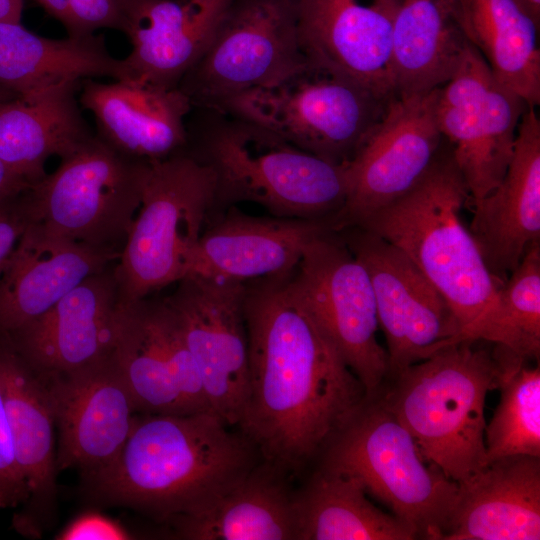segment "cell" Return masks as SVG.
Masks as SVG:
<instances>
[{
	"instance_id": "obj_1",
	"label": "cell",
	"mask_w": 540,
	"mask_h": 540,
	"mask_svg": "<svg viewBox=\"0 0 540 540\" xmlns=\"http://www.w3.org/2000/svg\"><path fill=\"white\" fill-rule=\"evenodd\" d=\"M291 274L246 283L248 392L237 425L282 472H298L320 456L366 397Z\"/></svg>"
},
{
	"instance_id": "obj_2",
	"label": "cell",
	"mask_w": 540,
	"mask_h": 540,
	"mask_svg": "<svg viewBox=\"0 0 540 540\" xmlns=\"http://www.w3.org/2000/svg\"><path fill=\"white\" fill-rule=\"evenodd\" d=\"M256 453L211 410L142 413L117 459L84 483L100 503L170 522L213 506L256 466Z\"/></svg>"
},
{
	"instance_id": "obj_3",
	"label": "cell",
	"mask_w": 540,
	"mask_h": 540,
	"mask_svg": "<svg viewBox=\"0 0 540 540\" xmlns=\"http://www.w3.org/2000/svg\"><path fill=\"white\" fill-rule=\"evenodd\" d=\"M469 193L449 146L409 192L359 228L402 251L444 297L462 341H488L511 350L501 303L504 281L488 268L461 219Z\"/></svg>"
},
{
	"instance_id": "obj_4",
	"label": "cell",
	"mask_w": 540,
	"mask_h": 540,
	"mask_svg": "<svg viewBox=\"0 0 540 540\" xmlns=\"http://www.w3.org/2000/svg\"><path fill=\"white\" fill-rule=\"evenodd\" d=\"M184 151L210 167L212 214L242 202L271 216L332 220L345 204V165L323 160L253 122L193 108ZM211 214V215H212Z\"/></svg>"
},
{
	"instance_id": "obj_5",
	"label": "cell",
	"mask_w": 540,
	"mask_h": 540,
	"mask_svg": "<svg viewBox=\"0 0 540 540\" xmlns=\"http://www.w3.org/2000/svg\"><path fill=\"white\" fill-rule=\"evenodd\" d=\"M474 342L448 345L376 391L424 459L457 483L486 466L484 406L501 374L494 354Z\"/></svg>"
},
{
	"instance_id": "obj_6",
	"label": "cell",
	"mask_w": 540,
	"mask_h": 540,
	"mask_svg": "<svg viewBox=\"0 0 540 540\" xmlns=\"http://www.w3.org/2000/svg\"><path fill=\"white\" fill-rule=\"evenodd\" d=\"M321 456L320 467L357 477L417 539H443L459 485L426 464L412 435L376 391L366 394Z\"/></svg>"
},
{
	"instance_id": "obj_7",
	"label": "cell",
	"mask_w": 540,
	"mask_h": 540,
	"mask_svg": "<svg viewBox=\"0 0 540 540\" xmlns=\"http://www.w3.org/2000/svg\"><path fill=\"white\" fill-rule=\"evenodd\" d=\"M393 99L307 61L279 81L239 93L214 110L258 124L330 163L346 165Z\"/></svg>"
},
{
	"instance_id": "obj_8",
	"label": "cell",
	"mask_w": 540,
	"mask_h": 540,
	"mask_svg": "<svg viewBox=\"0 0 540 540\" xmlns=\"http://www.w3.org/2000/svg\"><path fill=\"white\" fill-rule=\"evenodd\" d=\"M214 200L212 170L186 151L150 163L140 207L114 267L121 303L184 278Z\"/></svg>"
},
{
	"instance_id": "obj_9",
	"label": "cell",
	"mask_w": 540,
	"mask_h": 540,
	"mask_svg": "<svg viewBox=\"0 0 540 540\" xmlns=\"http://www.w3.org/2000/svg\"><path fill=\"white\" fill-rule=\"evenodd\" d=\"M150 163L116 152L94 134L23 193L31 222L74 241L122 252Z\"/></svg>"
},
{
	"instance_id": "obj_10",
	"label": "cell",
	"mask_w": 540,
	"mask_h": 540,
	"mask_svg": "<svg viewBox=\"0 0 540 540\" xmlns=\"http://www.w3.org/2000/svg\"><path fill=\"white\" fill-rule=\"evenodd\" d=\"M296 0H228L204 53L178 89L193 108L216 109L279 81L307 62Z\"/></svg>"
},
{
	"instance_id": "obj_11",
	"label": "cell",
	"mask_w": 540,
	"mask_h": 540,
	"mask_svg": "<svg viewBox=\"0 0 540 540\" xmlns=\"http://www.w3.org/2000/svg\"><path fill=\"white\" fill-rule=\"evenodd\" d=\"M292 287L366 394L377 391L389 371L379 344L375 296L369 274L337 231L314 238L290 276Z\"/></svg>"
},
{
	"instance_id": "obj_12",
	"label": "cell",
	"mask_w": 540,
	"mask_h": 540,
	"mask_svg": "<svg viewBox=\"0 0 540 540\" xmlns=\"http://www.w3.org/2000/svg\"><path fill=\"white\" fill-rule=\"evenodd\" d=\"M527 104L501 83L470 44L453 77L439 88L436 117L475 206L501 182Z\"/></svg>"
},
{
	"instance_id": "obj_13",
	"label": "cell",
	"mask_w": 540,
	"mask_h": 540,
	"mask_svg": "<svg viewBox=\"0 0 540 540\" xmlns=\"http://www.w3.org/2000/svg\"><path fill=\"white\" fill-rule=\"evenodd\" d=\"M438 89L395 97L387 111L345 165L347 197L332 219L334 231L357 227L409 192L428 173L442 148L436 103Z\"/></svg>"
},
{
	"instance_id": "obj_14",
	"label": "cell",
	"mask_w": 540,
	"mask_h": 540,
	"mask_svg": "<svg viewBox=\"0 0 540 540\" xmlns=\"http://www.w3.org/2000/svg\"><path fill=\"white\" fill-rule=\"evenodd\" d=\"M337 232L369 274L387 342V377L460 342L450 306L402 251L363 228Z\"/></svg>"
},
{
	"instance_id": "obj_15",
	"label": "cell",
	"mask_w": 540,
	"mask_h": 540,
	"mask_svg": "<svg viewBox=\"0 0 540 540\" xmlns=\"http://www.w3.org/2000/svg\"><path fill=\"white\" fill-rule=\"evenodd\" d=\"M165 297L197 365L213 412L238 425L248 392L246 283L186 276Z\"/></svg>"
},
{
	"instance_id": "obj_16",
	"label": "cell",
	"mask_w": 540,
	"mask_h": 540,
	"mask_svg": "<svg viewBox=\"0 0 540 540\" xmlns=\"http://www.w3.org/2000/svg\"><path fill=\"white\" fill-rule=\"evenodd\" d=\"M112 357L137 412L178 415L211 410L166 298L120 302Z\"/></svg>"
},
{
	"instance_id": "obj_17",
	"label": "cell",
	"mask_w": 540,
	"mask_h": 540,
	"mask_svg": "<svg viewBox=\"0 0 540 540\" xmlns=\"http://www.w3.org/2000/svg\"><path fill=\"white\" fill-rule=\"evenodd\" d=\"M40 377L58 431V472L78 469L86 480L107 469L124 447L137 413L112 353L75 372Z\"/></svg>"
},
{
	"instance_id": "obj_18",
	"label": "cell",
	"mask_w": 540,
	"mask_h": 540,
	"mask_svg": "<svg viewBox=\"0 0 540 540\" xmlns=\"http://www.w3.org/2000/svg\"><path fill=\"white\" fill-rule=\"evenodd\" d=\"M401 0H296L307 60L387 98L394 19Z\"/></svg>"
},
{
	"instance_id": "obj_19",
	"label": "cell",
	"mask_w": 540,
	"mask_h": 540,
	"mask_svg": "<svg viewBox=\"0 0 540 540\" xmlns=\"http://www.w3.org/2000/svg\"><path fill=\"white\" fill-rule=\"evenodd\" d=\"M114 267L89 276L47 312L6 335L38 375L75 372L112 353L120 306Z\"/></svg>"
},
{
	"instance_id": "obj_20",
	"label": "cell",
	"mask_w": 540,
	"mask_h": 540,
	"mask_svg": "<svg viewBox=\"0 0 540 540\" xmlns=\"http://www.w3.org/2000/svg\"><path fill=\"white\" fill-rule=\"evenodd\" d=\"M332 220L252 216L237 206L212 214L190 258L191 275L247 283L286 276Z\"/></svg>"
},
{
	"instance_id": "obj_21",
	"label": "cell",
	"mask_w": 540,
	"mask_h": 540,
	"mask_svg": "<svg viewBox=\"0 0 540 540\" xmlns=\"http://www.w3.org/2000/svg\"><path fill=\"white\" fill-rule=\"evenodd\" d=\"M0 387L15 459L28 489V498L14 515L12 525L18 533L38 538L56 512V425L43 379L6 335H0Z\"/></svg>"
},
{
	"instance_id": "obj_22",
	"label": "cell",
	"mask_w": 540,
	"mask_h": 540,
	"mask_svg": "<svg viewBox=\"0 0 540 540\" xmlns=\"http://www.w3.org/2000/svg\"><path fill=\"white\" fill-rule=\"evenodd\" d=\"M228 0H115L116 30L132 49L124 80L176 89L208 46Z\"/></svg>"
},
{
	"instance_id": "obj_23",
	"label": "cell",
	"mask_w": 540,
	"mask_h": 540,
	"mask_svg": "<svg viewBox=\"0 0 540 540\" xmlns=\"http://www.w3.org/2000/svg\"><path fill=\"white\" fill-rule=\"evenodd\" d=\"M121 252L58 235L31 222L0 275V335L38 318Z\"/></svg>"
},
{
	"instance_id": "obj_24",
	"label": "cell",
	"mask_w": 540,
	"mask_h": 540,
	"mask_svg": "<svg viewBox=\"0 0 540 540\" xmlns=\"http://www.w3.org/2000/svg\"><path fill=\"white\" fill-rule=\"evenodd\" d=\"M79 102L96 122V136L116 152L140 161L166 159L185 149L193 106L176 89L131 80L85 79Z\"/></svg>"
},
{
	"instance_id": "obj_25",
	"label": "cell",
	"mask_w": 540,
	"mask_h": 540,
	"mask_svg": "<svg viewBox=\"0 0 540 540\" xmlns=\"http://www.w3.org/2000/svg\"><path fill=\"white\" fill-rule=\"evenodd\" d=\"M473 208L469 230L489 270L503 280L540 241V121L534 107L521 116L501 182Z\"/></svg>"
},
{
	"instance_id": "obj_26",
	"label": "cell",
	"mask_w": 540,
	"mask_h": 540,
	"mask_svg": "<svg viewBox=\"0 0 540 540\" xmlns=\"http://www.w3.org/2000/svg\"><path fill=\"white\" fill-rule=\"evenodd\" d=\"M458 485L442 540L540 539V457L495 460Z\"/></svg>"
},
{
	"instance_id": "obj_27",
	"label": "cell",
	"mask_w": 540,
	"mask_h": 540,
	"mask_svg": "<svg viewBox=\"0 0 540 540\" xmlns=\"http://www.w3.org/2000/svg\"><path fill=\"white\" fill-rule=\"evenodd\" d=\"M95 77L124 80L122 59L102 36L47 38L21 22H0V96L9 100Z\"/></svg>"
},
{
	"instance_id": "obj_28",
	"label": "cell",
	"mask_w": 540,
	"mask_h": 540,
	"mask_svg": "<svg viewBox=\"0 0 540 540\" xmlns=\"http://www.w3.org/2000/svg\"><path fill=\"white\" fill-rule=\"evenodd\" d=\"M81 83L0 102V160L30 185L47 174L51 156L62 159L94 136L76 98Z\"/></svg>"
},
{
	"instance_id": "obj_29",
	"label": "cell",
	"mask_w": 540,
	"mask_h": 540,
	"mask_svg": "<svg viewBox=\"0 0 540 540\" xmlns=\"http://www.w3.org/2000/svg\"><path fill=\"white\" fill-rule=\"evenodd\" d=\"M470 44L460 0H401L391 41L394 96L426 94L445 85Z\"/></svg>"
},
{
	"instance_id": "obj_30",
	"label": "cell",
	"mask_w": 540,
	"mask_h": 540,
	"mask_svg": "<svg viewBox=\"0 0 540 540\" xmlns=\"http://www.w3.org/2000/svg\"><path fill=\"white\" fill-rule=\"evenodd\" d=\"M281 470L255 466L209 509L170 521L181 539L296 540L294 493Z\"/></svg>"
},
{
	"instance_id": "obj_31",
	"label": "cell",
	"mask_w": 540,
	"mask_h": 540,
	"mask_svg": "<svg viewBox=\"0 0 540 540\" xmlns=\"http://www.w3.org/2000/svg\"><path fill=\"white\" fill-rule=\"evenodd\" d=\"M355 476L320 467L294 493L296 540H415L405 522L375 506Z\"/></svg>"
},
{
	"instance_id": "obj_32",
	"label": "cell",
	"mask_w": 540,
	"mask_h": 540,
	"mask_svg": "<svg viewBox=\"0 0 540 540\" xmlns=\"http://www.w3.org/2000/svg\"><path fill=\"white\" fill-rule=\"evenodd\" d=\"M469 42L528 107L540 104L539 26L514 0H460Z\"/></svg>"
},
{
	"instance_id": "obj_33",
	"label": "cell",
	"mask_w": 540,
	"mask_h": 540,
	"mask_svg": "<svg viewBox=\"0 0 540 540\" xmlns=\"http://www.w3.org/2000/svg\"><path fill=\"white\" fill-rule=\"evenodd\" d=\"M494 356L501 368L500 401L485 426L486 465L509 456L540 457V368L503 350Z\"/></svg>"
},
{
	"instance_id": "obj_34",
	"label": "cell",
	"mask_w": 540,
	"mask_h": 540,
	"mask_svg": "<svg viewBox=\"0 0 540 540\" xmlns=\"http://www.w3.org/2000/svg\"><path fill=\"white\" fill-rule=\"evenodd\" d=\"M501 303L512 341L511 352L521 359L540 354V241L532 243L511 276L503 283Z\"/></svg>"
},
{
	"instance_id": "obj_35",
	"label": "cell",
	"mask_w": 540,
	"mask_h": 540,
	"mask_svg": "<svg viewBox=\"0 0 540 540\" xmlns=\"http://www.w3.org/2000/svg\"><path fill=\"white\" fill-rule=\"evenodd\" d=\"M34 1L64 26L68 36H86L101 28L116 30L115 0Z\"/></svg>"
},
{
	"instance_id": "obj_36",
	"label": "cell",
	"mask_w": 540,
	"mask_h": 540,
	"mask_svg": "<svg viewBox=\"0 0 540 540\" xmlns=\"http://www.w3.org/2000/svg\"><path fill=\"white\" fill-rule=\"evenodd\" d=\"M27 485L18 468L4 397L0 387V509L22 506Z\"/></svg>"
},
{
	"instance_id": "obj_37",
	"label": "cell",
	"mask_w": 540,
	"mask_h": 540,
	"mask_svg": "<svg viewBox=\"0 0 540 540\" xmlns=\"http://www.w3.org/2000/svg\"><path fill=\"white\" fill-rule=\"evenodd\" d=\"M134 538L119 522L99 512L80 514L59 534L60 540H123Z\"/></svg>"
},
{
	"instance_id": "obj_38",
	"label": "cell",
	"mask_w": 540,
	"mask_h": 540,
	"mask_svg": "<svg viewBox=\"0 0 540 540\" xmlns=\"http://www.w3.org/2000/svg\"><path fill=\"white\" fill-rule=\"evenodd\" d=\"M30 223L31 218L23 194L0 202V275Z\"/></svg>"
},
{
	"instance_id": "obj_39",
	"label": "cell",
	"mask_w": 540,
	"mask_h": 540,
	"mask_svg": "<svg viewBox=\"0 0 540 540\" xmlns=\"http://www.w3.org/2000/svg\"><path fill=\"white\" fill-rule=\"evenodd\" d=\"M30 186L0 160V202L20 196Z\"/></svg>"
},
{
	"instance_id": "obj_40",
	"label": "cell",
	"mask_w": 540,
	"mask_h": 540,
	"mask_svg": "<svg viewBox=\"0 0 540 540\" xmlns=\"http://www.w3.org/2000/svg\"><path fill=\"white\" fill-rule=\"evenodd\" d=\"M24 0H0V22H21Z\"/></svg>"
},
{
	"instance_id": "obj_41",
	"label": "cell",
	"mask_w": 540,
	"mask_h": 540,
	"mask_svg": "<svg viewBox=\"0 0 540 540\" xmlns=\"http://www.w3.org/2000/svg\"><path fill=\"white\" fill-rule=\"evenodd\" d=\"M538 25H540V0H514Z\"/></svg>"
},
{
	"instance_id": "obj_42",
	"label": "cell",
	"mask_w": 540,
	"mask_h": 540,
	"mask_svg": "<svg viewBox=\"0 0 540 540\" xmlns=\"http://www.w3.org/2000/svg\"><path fill=\"white\" fill-rule=\"evenodd\" d=\"M193 1L198 2V3H204V2H207L209 0H193Z\"/></svg>"
},
{
	"instance_id": "obj_43",
	"label": "cell",
	"mask_w": 540,
	"mask_h": 540,
	"mask_svg": "<svg viewBox=\"0 0 540 540\" xmlns=\"http://www.w3.org/2000/svg\"><path fill=\"white\" fill-rule=\"evenodd\" d=\"M5 100H7V99H5V98H3L2 96H0V102L5 101Z\"/></svg>"
}]
</instances>
